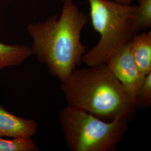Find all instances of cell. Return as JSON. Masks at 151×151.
Instances as JSON below:
<instances>
[{
	"label": "cell",
	"instance_id": "6da1fadb",
	"mask_svg": "<svg viewBox=\"0 0 151 151\" xmlns=\"http://www.w3.org/2000/svg\"><path fill=\"white\" fill-rule=\"evenodd\" d=\"M87 22L88 16L73 0H67L59 17L53 15L44 22L27 25L32 55L60 82L82 63L86 47L81 42V32Z\"/></svg>",
	"mask_w": 151,
	"mask_h": 151
},
{
	"label": "cell",
	"instance_id": "7a4b0ae2",
	"mask_svg": "<svg viewBox=\"0 0 151 151\" xmlns=\"http://www.w3.org/2000/svg\"><path fill=\"white\" fill-rule=\"evenodd\" d=\"M77 68L60 88L67 105L81 108L106 122L129 121L138 106L105 63Z\"/></svg>",
	"mask_w": 151,
	"mask_h": 151
},
{
	"label": "cell",
	"instance_id": "3957f363",
	"mask_svg": "<svg viewBox=\"0 0 151 151\" xmlns=\"http://www.w3.org/2000/svg\"><path fill=\"white\" fill-rule=\"evenodd\" d=\"M63 135L71 151H114L127 132L128 122H106L67 105L59 114Z\"/></svg>",
	"mask_w": 151,
	"mask_h": 151
},
{
	"label": "cell",
	"instance_id": "277c9868",
	"mask_svg": "<svg viewBox=\"0 0 151 151\" xmlns=\"http://www.w3.org/2000/svg\"><path fill=\"white\" fill-rule=\"evenodd\" d=\"M87 1L92 26L100 35L98 43L82 59V63L92 65L105 63L111 54L135 35L132 22L136 5H122L109 0Z\"/></svg>",
	"mask_w": 151,
	"mask_h": 151
},
{
	"label": "cell",
	"instance_id": "5b68a950",
	"mask_svg": "<svg viewBox=\"0 0 151 151\" xmlns=\"http://www.w3.org/2000/svg\"><path fill=\"white\" fill-rule=\"evenodd\" d=\"M130 42L111 54L105 63L136 102L137 92L146 76L142 75L137 68L131 53Z\"/></svg>",
	"mask_w": 151,
	"mask_h": 151
},
{
	"label": "cell",
	"instance_id": "8992f818",
	"mask_svg": "<svg viewBox=\"0 0 151 151\" xmlns=\"http://www.w3.org/2000/svg\"><path fill=\"white\" fill-rule=\"evenodd\" d=\"M37 129L35 120L17 116L0 106V137L32 138Z\"/></svg>",
	"mask_w": 151,
	"mask_h": 151
},
{
	"label": "cell",
	"instance_id": "52a82bcc",
	"mask_svg": "<svg viewBox=\"0 0 151 151\" xmlns=\"http://www.w3.org/2000/svg\"><path fill=\"white\" fill-rule=\"evenodd\" d=\"M133 58L141 75L151 72V31L137 34L130 42Z\"/></svg>",
	"mask_w": 151,
	"mask_h": 151
},
{
	"label": "cell",
	"instance_id": "ba28073f",
	"mask_svg": "<svg viewBox=\"0 0 151 151\" xmlns=\"http://www.w3.org/2000/svg\"><path fill=\"white\" fill-rule=\"evenodd\" d=\"M32 55L31 48L25 45H9L0 42V70L21 65Z\"/></svg>",
	"mask_w": 151,
	"mask_h": 151
},
{
	"label": "cell",
	"instance_id": "9c48e42d",
	"mask_svg": "<svg viewBox=\"0 0 151 151\" xmlns=\"http://www.w3.org/2000/svg\"><path fill=\"white\" fill-rule=\"evenodd\" d=\"M137 1L138 5L132 22V30L135 35L151 27V0Z\"/></svg>",
	"mask_w": 151,
	"mask_h": 151
},
{
	"label": "cell",
	"instance_id": "30bf717a",
	"mask_svg": "<svg viewBox=\"0 0 151 151\" xmlns=\"http://www.w3.org/2000/svg\"><path fill=\"white\" fill-rule=\"evenodd\" d=\"M39 148L32 138H14L7 140L0 137V151H37Z\"/></svg>",
	"mask_w": 151,
	"mask_h": 151
},
{
	"label": "cell",
	"instance_id": "8fae6325",
	"mask_svg": "<svg viewBox=\"0 0 151 151\" xmlns=\"http://www.w3.org/2000/svg\"><path fill=\"white\" fill-rule=\"evenodd\" d=\"M138 109L150 108L151 106V72L146 76L135 97Z\"/></svg>",
	"mask_w": 151,
	"mask_h": 151
},
{
	"label": "cell",
	"instance_id": "7c38bea8",
	"mask_svg": "<svg viewBox=\"0 0 151 151\" xmlns=\"http://www.w3.org/2000/svg\"><path fill=\"white\" fill-rule=\"evenodd\" d=\"M109 1H113L122 5H131L133 1V0H109Z\"/></svg>",
	"mask_w": 151,
	"mask_h": 151
}]
</instances>
